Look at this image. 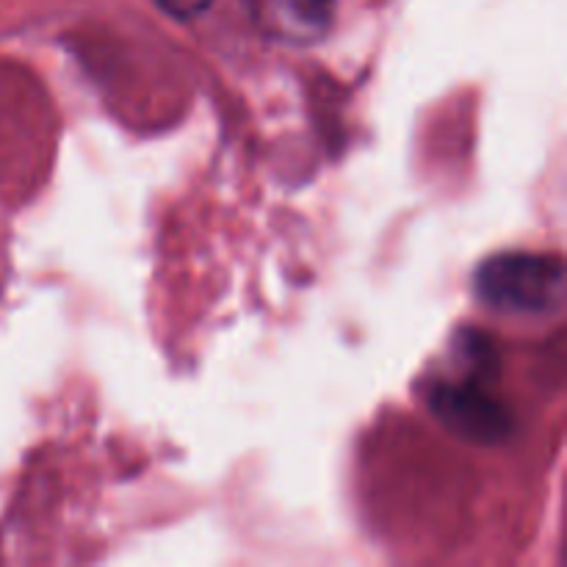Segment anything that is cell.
<instances>
[{"mask_svg":"<svg viewBox=\"0 0 567 567\" xmlns=\"http://www.w3.org/2000/svg\"><path fill=\"white\" fill-rule=\"evenodd\" d=\"M432 408L443 424L474 441H498L509 430V413L482 385H443L435 391Z\"/></svg>","mask_w":567,"mask_h":567,"instance_id":"cell-3","label":"cell"},{"mask_svg":"<svg viewBox=\"0 0 567 567\" xmlns=\"http://www.w3.org/2000/svg\"><path fill=\"white\" fill-rule=\"evenodd\" d=\"M476 297L507 316H548L565 302V266L554 255L504 252L476 269Z\"/></svg>","mask_w":567,"mask_h":567,"instance_id":"cell-1","label":"cell"},{"mask_svg":"<svg viewBox=\"0 0 567 567\" xmlns=\"http://www.w3.org/2000/svg\"><path fill=\"white\" fill-rule=\"evenodd\" d=\"M249 17L266 39L305 48L327 37L336 0H247Z\"/></svg>","mask_w":567,"mask_h":567,"instance_id":"cell-2","label":"cell"},{"mask_svg":"<svg viewBox=\"0 0 567 567\" xmlns=\"http://www.w3.org/2000/svg\"><path fill=\"white\" fill-rule=\"evenodd\" d=\"M210 3L214 0H155V6L175 20H194V17L205 14Z\"/></svg>","mask_w":567,"mask_h":567,"instance_id":"cell-4","label":"cell"}]
</instances>
